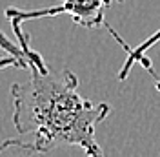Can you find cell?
<instances>
[{"label": "cell", "mask_w": 160, "mask_h": 157, "mask_svg": "<svg viewBox=\"0 0 160 157\" xmlns=\"http://www.w3.org/2000/svg\"><path fill=\"white\" fill-rule=\"evenodd\" d=\"M113 0H62L60 4L48 6V8H38V9H18V8H8L4 11L6 19L11 22V28L15 31V37L18 40V46L28 57V69H48V62L38 51L29 46V37L22 31V24L28 20H37V19H53V17H62L68 15L77 26L86 28V30H106L109 31V35L124 48L128 53L131 46L120 37L117 31L111 28L106 20V11L111 6ZM122 2V0H117Z\"/></svg>", "instance_id": "7a4b0ae2"}, {"label": "cell", "mask_w": 160, "mask_h": 157, "mask_svg": "<svg viewBox=\"0 0 160 157\" xmlns=\"http://www.w3.org/2000/svg\"><path fill=\"white\" fill-rule=\"evenodd\" d=\"M160 42V28L157 31H153L149 37L146 40H142L138 46H135V48H131L128 53H126V60H124V64H122V68L118 69V80H126V78L129 77V71L137 64H140L144 69H148L151 75H153V78H155V82H157V88H158L160 91V78L158 75H157V71L153 69V66H151L149 59L146 57V53L149 51L151 48H155L157 44Z\"/></svg>", "instance_id": "3957f363"}, {"label": "cell", "mask_w": 160, "mask_h": 157, "mask_svg": "<svg viewBox=\"0 0 160 157\" xmlns=\"http://www.w3.org/2000/svg\"><path fill=\"white\" fill-rule=\"evenodd\" d=\"M8 68H28V66L24 62H20L18 59L8 55V57H2L0 59V69H8Z\"/></svg>", "instance_id": "5b68a950"}, {"label": "cell", "mask_w": 160, "mask_h": 157, "mask_svg": "<svg viewBox=\"0 0 160 157\" xmlns=\"http://www.w3.org/2000/svg\"><path fill=\"white\" fill-rule=\"evenodd\" d=\"M29 71L28 80L11 86V100L17 133L35 135V141L9 139L4 144L38 154L66 144L82 148L88 157H104L95 133L97 126L109 117V104L82 97L78 77L68 68Z\"/></svg>", "instance_id": "6da1fadb"}, {"label": "cell", "mask_w": 160, "mask_h": 157, "mask_svg": "<svg viewBox=\"0 0 160 157\" xmlns=\"http://www.w3.org/2000/svg\"><path fill=\"white\" fill-rule=\"evenodd\" d=\"M0 49H4L8 55L18 59L20 62H24V64L28 66V57H26V53L22 51V48L18 46V42H13L2 30H0Z\"/></svg>", "instance_id": "277c9868"}]
</instances>
